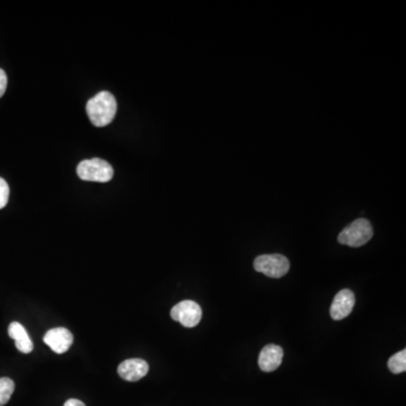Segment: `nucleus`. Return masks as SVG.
Listing matches in <instances>:
<instances>
[{
	"label": "nucleus",
	"instance_id": "f257e3e1",
	"mask_svg": "<svg viewBox=\"0 0 406 406\" xmlns=\"http://www.w3.org/2000/svg\"><path fill=\"white\" fill-rule=\"evenodd\" d=\"M118 104L116 99L109 92H101L86 105L88 118L96 127H105L113 121L116 116Z\"/></svg>",
	"mask_w": 406,
	"mask_h": 406
},
{
	"label": "nucleus",
	"instance_id": "f03ea898",
	"mask_svg": "<svg viewBox=\"0 0 406 406\" xmlns=\"http://www.w3.org/2000/svg\"><path fill=\"white\" fill-rule=\"evenodd\" d=\"M372 235L374 229L369 220L360 218L347 226L338 235V240L350 247H360L371 240Z\"/></svg>",
	"mask_w": 406,
	"mask_h": 406
},
{
	"label": "nucleus",
	"instance_id": "7ed1b4c3",
	"mask_svg": "<svg viewBox=\"0 0 406 406\" xmlns=\"http://www.w3.org/2000/svg\"><path fill=\"white\" fill-rule=\"evenodd\" d=\"M77 174L84 180L106 183L112 180L113 168L106 161H103L101 158H93L79 164Z\"/></svg>",
	"mask_w": 406,
	"mask_h": 406
},
{
	"label": "nucleus",
	"instance_id": "20e7f679",
	"mask_svg": "<svg viewBox=\"0 0 406 406\" xmlns=\"http://www.w3.org/2000/svg\"><path fill=\"white\" fill-rule=\"evenodd\" d=\"M254 269L269 278L279 279L289 272L290 263L280 254H264L254 259Z\"/></svg>",
	"mask_w": 406,
	"mask_h": 406
},
{
	"label": "nucleus",
	"instance_id": "39448f33",
	"mask_svg": "<svg viewBox=\"0 0 406 406\" xmlns=\"http://www.w3.org/2000/svg\"><path fill=\"white\" fill-rule=\"evenodd\" d=\"M171 317L183 326L191 328L200 323L202 319V309L195 302L183 300L172 308Z\"/></svg>",
	"mask_w": 406,
	"mask_h": 406
},
{
	"label": "nucleus",
	"instance_id": "423d86ee",
	"mask_svg": "<svg viewBox=\"0 0 406 406\" xmlns=\"http://www.w3.org/2000/svg\"><path fill=\"white\" fill-rule=\"evenodd\" d=\"M43 341L48 347H50L54 352L62 355V353L67 352L69 347H71L73 336L70 331L67 330L65 327H56V328H52V330L45 333Z\"/></svg>",
	"mask_w": 406,
	"mask_h": 406
},
{
	"label": "nucleus",
	"instance_id": "0eeeda50",
	"mask_svg": "<svg viewBox=\"0 0 406 406\" xmlns=\"http://www.w3.org/2000/svg\"><path fill=\"white\" fill-rule=\"evenodd\" d=\"M355 304V293L350 289L338 291L333 299L330 313L334 321H341L345 319L352 312Z\"/></svg>",
	"mask_w": 406,
	"mask_h": 406
},
{
	"label": "nucleus",
	"instance_id": "6e6552de",
	"mask_svg": "<svg viewBox=\"0 0 406 406\" xmlns=\"http://www.w3.org/2000/svg\"><path fill=\"white\" fill-rule=\"evenodd\" d=\"M149 371V364L144 359H128L118 364V374L127 381H138Z\"/></svg>",
	"mask_w": 406,
	"mask_h": 406
},
{
	"label": "nucleus",
	"instance_id": "1a4fd4ad",
	"mask_svg": "<svg viewBox=\"0 0 406 406\" xmlns=\"http://www.w3.org/2000/svg\"><path fill=\"white\" fill-rule=\"evenodd\" d=\"M283 359V350L276 344L265 345L259 355V367L265 372L274 371L279 368Z\"/></svg>",
	"mask_w": 406,
	"mask_h": 406
},
{
	"label": "nucleus",
	"instance_id": "9d476101",
	"mask_svg": "<svg viewBox=\"0 0 406 406\" xmlns=\"http://www.w3.org/2000/svg\"><path fill=\"white\" fill-rule=\"evenodd\" d=\"M8 334L14 338L15 345L23 353H31L33 351V342L28 336L25 327L18 321H13L8 327Z\"/></svg>",
	"mask_w": 406,
	"mask_h": 406
},
{
	"label": "nucleus",
	"instance_id": "9b49d317",
	"mask_svg": "<svg viewBox=\"0 0 406 406\" xmlns=\"http://www.w3.org/2000/svg\"><path fill=\"white\" fill-rule=\"evenodd\" d=\"M388 369L395 374H402L406 370V350H402L400 352L395 353L388 360Z\"/></svg>",
	"mask_w": 406,
	"mask_h": 406
},
{
	"label": "nucleus",
	"instance_id": "f8f14e48",
	"mask_svg": "<svg viewBox=\"0 0 406 406\" xmlns=\"http://www.w3.org/2000/svg\"><path fill=\"white\" fill-rule=\"evenodd\" d=\"M15 390V383L11 378H0V406L6 405Z\"/></svg>",
	"mask_w": 406,
	"mask_h": 406
},
{
	"label": "nucleus",
	"instance_id": "ddd939ff",
	"mask_svg": "<svg viewBox=\"0 0 406 406\" xmlns=\"http://www.w3.org/2000/svg\"><path fill=\"white\" fill-rule=\"evenodd\" d=\"M9 199V186L4 178H0V209L5 208Z\"/></svg>",
	"mask_w": 406,
	"mask_h": 406
},
{
	"label": "nucleus",
	"instance_id": "4468645a",
	"mask_svg": "<svg viewBox=\"0 0 406 406\" xmlns=\"http://www.w3.org/2000/svg\"><path fill=\"white\" fill-rule=\"evenodd\" d=\"M6 88H7V76L5 71L0 69V97L5 94Z\"/></svg>",
	"mask_w": 406,
	"mask_h": 406
},
{
	"label": "nucleus",
	"instance_id": "2eb2a0df",
	"mask_svg": "<svg viewBox=\"0 0 406 406\" xmlns=\"http://www.w3.org/2000/svg\"><path fill=\"white\" fill-rule=\"evenodd\" d=\"M63 406H86L82 403V400H76V398H70L66 402Z\"/></svg>",
	"mask_w": 406,
	"mask_h": 406
}]
</instances>
